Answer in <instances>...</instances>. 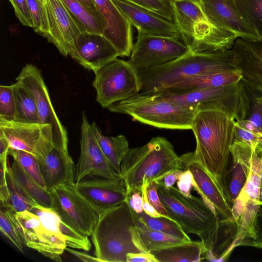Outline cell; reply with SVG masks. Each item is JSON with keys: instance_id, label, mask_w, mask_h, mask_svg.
I'll return each mask as SVG.
<instances>
[{"instance_id": "cell-45", "label": "cell", "mask_w": 262, "mask_h": 262, "mask_svg": "<svg viewBox=\"0 0 262 262\" xmlns=\"http://www.w3.org/2000/svg\"><path fill=\"white\" fill-rule=\"evenodd\" d=\"M234 140L244 142L249 145L252 149L255 150L257 144L262 140V134L249 132L235 122Z\"/></svg>"}, {"instance_id": "cell-60", "label": "cell", "mask_w": 262, "mask_h": 262, "mask_svg": "<svg viewBox=\"0 0 262 262\" xmlns=\"http://www.w3.org/2000/svg\"><path fill=\"white\" fill-rule=\"evenodd\" d=\"M163 1H167V2H168L171 3L173 2L177 1V0H163Z\"/></svg>"}, {"instance_id": "cell-20", "label": "cell", "mask_w": 262, "mask_h": 262, "mask_svg": "<svg viewBox=\"0 0 262 262\" xmlns=\"http://www.w3.org/2000/svg\"><path fill=\"white\" fill-rule=\"evenodd\" d=\"M69 55L94 73L119 56L114 45L102 34L87 32L77 36L75 48Z\"/></svg>"}, {"instance_id": "cell-14", "label": "cell", "mask_w": 262, "mask_h": 262, "mask_svg": "<svg viewBox=\"0 0 262 262\" xmlns=\"http://www.w3.org/2000/svg\"><path fill=\"white\" fill-rule=\"evenodd\" d=\"M183 170L192 173V186L204 202L221 220L235 222L231 205L224 191L200 161L194 152L185 153L180 156Z\"/></svg>"}, {"instance_id": "cell-12", "label": "cell", "mask_w": 262, "mask_h": 262, "mask_svg": "<svg viewBox=\"0 0 262 262\" xmlns=\"http://www.w3.org/2000/svg\"><path fill=\"white\" fill-rule=\"evenodd\" d=\"M16 81L23 84L32 95L37 106L38 122L52 126L54 146L68 149L67 130L54 108L41 71L32 64H27Z\"/></svg>"}, {"instance_id": "cell-38", "label": "cell", "mask_w": 262, "mask_h": 262, "mask_svg": "<svg viewBox=\"0 0 262 262\" xmlns=\"http://www.w3.org/2000/svg\"><path fill=\"white\" fill-rule=\"evenodd\" d=\"M14 213L6 208L0 209V230L20 251H23L24 244Z\"/></svg>"}, {"instance_id": "cell-34", "label": "cell", "mask_w": 262, "mask_h": 262, "mask_svg": "<svg viewBox=\"0 0 262 262\" xmlns=\"http://www.w3.org/2000/svg\"><path fill=\"white\" fill-rule=\"evenodd\" d=\"M138 221L145 227L185 241H191L189 236L175 221L164 217H153L144 211L137 213Z\"/></svg>"}, {"instance_id": "cell-21", "label": "cell", "mask_w": 262, "mask_h": 262, "mask_svg": "<svg viewBox=\"0 0 262 262\" xmlns=\"http://www.w3.org/2000/svg\"><path fill=\"white\" fill-rule=\"evenodd\" d=\"M232 50L237 69L245 86L262 96V41L238 38Z\"/></svg>"}, {"instance_id": "cell-31", "label": "cell", "mask_w": 262, "mask_h": 262, "mask_svg": "<svg viewBox=\"0 0 262 262\" xmlns=\"http://www.w3.org/2000/svg\"><path fill=\"white\" fill-rule=\"evenodd\" d=\"M9 164L8 162L6 172L8 195L6 201L1 204V207L9 210L14 213L25 210L30 211L38 204L25 192L15 181Z\"/></svg>"}, {"instance_id": "cell-19", "label": "cell", "mask_w": 262, "mask_h": 262, "mask_svg": "<svg viewBox=\"0 0 262 262\" xmlns=\"http://www.w3.org/2000/svg\"><path fill=\"white\" fill-rule=\"evenodd\" d=\"M208 19L216 27L238 38L261 41L243 17L235 0H196Z\"/></svg>"}, {"instance_id": "cell-28", "label": "cell", "mask_w": 262, "mask_h": 262, "mask_svg": "<svg viewBox=\"0 0 262 262\" xmlns=\"http://www.w3.org/2000/svg\"><path fill=\"white\" fill-rule=\"evenodd\" d=\"M91 126L101 150L112 164L116 172L120 174L121 164L129 150L127 140L124 135L108 137L102 135L95 122Z\"/></svg>"}, {"instance_id": "cell-25", "label": "cell", "mask_w": 262, "mask_h": 262, "mask_svg": "<svg viewBox=\"0 0 262 262\" xmlns=\"http://www.w3.org/2000/svg\"><path fill=\"white\" fill-rule=\"evenodd\" d=\"M30 211L38 215L43 225L62 238L67 247L89 251L91 244L88 236L64 222L52 208L37 204Z\"/></svg>"}, {"instance_id": "cell-22", "label": "cell", "mask_w": 262, "mask_h": 262, "mask_svg": "<svg viewBox=\"0 0 262 262\" xmlns=\"http://www.w3.org/2000/svg\"><path fill=\"white\" fill-rule=\"evenodd\" d=\"M112 1L138 32L172 37L182 41L181 34L174 23L127 0Z\"/></svg>"}, {"instance_id": "cell-33", "label": "cell", "mask_w": 262, "mask_h": 262, "mask_svg": "<svg viewBox=\"0 0 262 262\" xmlns=\"http://www.w3.org/2000/svg\"><path fill=\"white\" fill-rule=\"evenodd\" d=\"M10 166L14 179L25 192L38 205L51 208L49 192L33 180L15 161L13 160Z\"/></svg>"}, {"instance_id": "cell-42", "label": "cell", "mask_w": 262, "mask_h": 262, "mask_svg": "<svg viewBox=\"0 0 262 262\" xmlns=\"http://www.w3.org/2000/svg\"><path fill=\"white\" fill-rule=\"evenodd\" d=\"M146 187V193L148 202L155 208L157 211L169 219L172 220L168 214L167 211L161 201L158 193L159 188L156 181L148 184Z\"/></svg>"}, {"instance_id": "cell-4", "label": "cell", "mask_w": 262, "mask_h": 262, "mask_svg": "<svg viewBox=\"0 0 262 262\" xmlns=\"http://www.w3.org/2000/svg\"><path fill=\"white\" fill-rule=\"evenodd\" d=\"M237 69L232 50L190 52L162 65L136 71L140 93L154 94L187 79Z\"/></svg>"}, {"instance_id": "cell-7", "label": "cell", "mask_w": 262, "mask_h": 262, "mask_svg": "<svg viewBox=\"0 0 262 262\" xmlns=\"http://www.w3.org/2000/svg\"><path fill=\"white\" fill-rule=\"evenodd\" d=\"M196 107L187 106L156 94L139 93L107 108L133 120L161 128L191 129Z\"/></svg>"}, {"instance_id": "cell-43", "label": "cell", "mask_w": 262, "mask_h": 262, "mask_svg": "<svg viewBox=\"0 0 262 262\" xmlns=\"http://www.w3.org/2000/svg\"><path fill=\"white\" fill-rule=\"evenodd\" d=\"M12 5L15 14L23 25L33 28V22L27 0H8Z\"/></svg>"}, {"instance_id": "cell-50", "label": "cell", "mask_w": 262, "mask_h": 262, "mask_svg": "<svg viewBox=\"0 0 262 262\" xmlns=\"http://www.w3.org/2000/svg\"><path fill=\"white\" fill-rule=\"evenodd\" d=\"M142 194L143 199V210L146 214L153 217H166L165 216L159 213L155 208L148 202L146 193V187L145 185L142 187Z\"/></svg>"}, {"instance_id": "cell-9", "label": "cell", "mask_w": 262, "mask_h": 262, "mask_svg": "<svg viewBox=\"0 0 262 262\" xmlns=\"http://www.w3.org/2000/svg\"><path fill=\"white\" fill-rule=\"evenodd\" d=\"M156 94L182 105L196 107L201 103L220 101L229 106L237 121L245 119L249 108V101L241 81L219 87H204L188 89H168Z\"/></svg>"}, {"instance_id": "cell-44", "label": "cell", "mask_w": 262, "mask_h": 262, "mask_svg": "<svg viewBox=\"0 0 262 262\" xmlns=\"http://www.w3.org/2000/svg\"><path fill=\"white\" fill-rule=\"evenodd\" d=\"M239 246L262 249V208L260 207L254 223V236L242 241Z\"/></svg>"}, {"instance_id": "cell-58", "label": "cell", "mask_w": 262, "mask_h": 262, "mask_svg": "<svg viewBox=\"0 0 262 262\" xmlns=\"http://www.w3.org/2000/svg\"><path fill=\"white\" fill-rule=\"evenodd\" d=\"M255 102L262 104V96L258 97H255Z\"/></svg>"}, {"instance_id": "cell-41", "label": "cell", "mask_w": 262, "mask_h": 262, "mask_svg": "<svg viewBox=\"0 0 262 262\" xmlns=\"http://www.w3.org/2000/svg\"><path fill=\"white\" fill-rule=\"evenodd\" d=\"M127 1L174 23L172 6L168 2L163 0Z\"/></svg>"}, {"instance_id": "cell-47", "label": "cell", "mask_w": 262, "mask_h": 262, "mask_svg": "<svg viewBox=\"0 0 262 262\" xmlns=\"http://www.w3.org/2000/svg\"><path fill=\"white\" fill-rule=\"evenodd\" d=\"M183 170L175 169L166 173L162 178L156 181L158 186L166 188L173 186L176 182L178 180L180 175Z\"/></svg>"}, {"instance_id": "cell-3", "label": "cell", "mask_w": 262, "mask_h": 262, "mask_svg": "<svg viewBox=\"0 0 262 262\" xmlns=\"http://www.w3.org/2000/svg\"><path fill=\"white\" fill-rule=\"evenodd\" d=\"M137 213L126 201L104 212L91 235L100 262H127L130 253L148 252L138 231Z\"/></svg>"}, {"instance_id": "cell-27", "label": "cell", "mask_w": 262, "mask_h": 262, "mask_svg": "<svg viewBox=\"0 0 262 262\" xmlns=\"http://www.w3.org/2000/svg\"><path fill=\"white\" fill-rule=\"evenodd\" d=\"M261 165L262 158L254 150L252 154L251 169L247 181L231 205L234 220L237 223L248 202L258 203Z\"/></svg>"}, {"instance_id": "cell-1", "label": "cell", "mask_w": 262, "mask_h": 262, "mask_svg": "<svg viewBox=\"0 0 262 262\" xmlns=\"http://www.w3.org/2000/svg\"><path fill=\"white\" fill-rule=\"evenodd\" d=\"M236 116L220 101L199 104L191 129L196 140V159L216 180L225 193V177L234 138Z\"/></svg>"}, {"instance_id": "cell-49", "label": "cell", "mask_w": 262, "mask_h": 262, "mask_svg": "<svg viewBox=\"0 0 262 262\" xmlns=\"http://www.w3.org/2000/svg\"><path fill=\"white\" fill-rule=\"evenodd\" d=\"M127 262H159L150 252L130 253L126 255Z\"/></svg>"}, {"instance_id": "cell-51", "label": "cell", "mask_w": 262, "mask_h": 262, "mask_svg": "<svg viewBox=\"0 0 262 262\" xmlns=\"http://www.w3.org/2000/svg\"><path fill=\"white\" fill-rule=\"evenodd\" d=\"M249 120L260 130L262 128V104L256 103Z\"/></svg>"}, {"instance_id": "cell-59", "label": "cell", "mask_w": 262, "mask_h": 262, "mask_svg": "<svg viewBox=\"0 0 262 262\" xmlns=\"http://www.w3.org/2000/svg\"><path fill=\"white\" fill-rule=\"evenodd\" d=\"M258 155L260 156L262 158V153L258 154ZM262 186V165H261V172H260V186Z\"/></svg>"}, {"instance_id": "cell-53", "label": "cell", "mask_w": 262, "mask_h": 262, "mask_svg": "<svg viewBox=\"0 0 262 262\" xmlns=\"http://www.w3.org/2000/svg\"><path fill=\"white\" fill-rule=\"evenodd\" d=\"M8 142L4 136L0 134V161H7L10 149Z\"/></svg>"}, {"instance_id": "cell-48", "label": "cell", "mask_w": 262, "mask_h": 262, "mask_svg": "<svg viewBox=\"0 0 262 262\" xmlns=\"http://www.w3.org/2000/svg\"><path fill=\"white\" fill-rule=\"evenodd\" d=\"M126 201L136 213H141L144 211L142 192L137 191L133 192L128 196Z\"/></svg>"}, {"instance_id": "cell-32", "label": "cell", "mask_w": 262, "mask_h": 262, "mask_svg": "<svg viewBox=\"0 0 262 262\" xmlns=\"http://www.w3.org/2000/svg\"><path fill=\"white\" fill-rule=\"evenodd\" d=\"M16 114L14 120L24 122H38L37 106L30 91L21 83L12 84Z\"/></svg>"}, {"instance_id": "cell-8", "label": "cell", "mask_w": 262, "mask_h": 262, "mask_svg": "<svg viewBox=\"0 0 262 262\" xmlns=\"http://www.w3.org/2000/svg\"><path fill=\"white\" fill-rule=\"evenodd\" d=\"M95 74L92 85L96 91V100L104 108L140 93L137 72L127 61L116 58Z\"/></svg>"}, {"instance_id": "cell-54", "label": "cell", "mask_w": 262, "mask_h": 262, "mask_svg": "<svg viewBox=\"0 0 262 262\" xmlns=\"http://www.w3.org/2000/svg\"><path fill=\"white\" fill-rule=\"evenodd\" d=\"M236 123L242 128L257 134H262L261 132L249 119H244L236 121Z\"/></svg>"}, {"instance_id": "cell-39", "label": "cell", "mask_w": 262, "mask_h": 262, "mask_svg": "<svg viewBox=\"0 0 262 262\" xmlns=\"http://www.w3.org/2000/svg\"><path fill=\"white\" fill-rule=\"evenodd\" d=\"M16 103L12 84L0 86V117L7 120L15 119Z\"/></svg>"}, {"instance_id": "cell-6", "label": "cell", "mask_w": 262, "mask_h": 262, "mask_svg": "<svg viewBox=\"0 0 262 262\" xmlns=\"http://www.w3.org/2000/svg\"><path fill=\"white\" fill-rule=\"evenodd\" d=\"M174 23L182 42L193 52L230 50L238 37L214 25L196 0H177L171 3Z\"/></svg>"}, {"instance_id": "cell-37", "label": "cell", "mask_w": 262, "mask_h": 262, "mask_svg": "<svg viewBox=\"0 0 262 262\" xmlns=\"http://www.w3.org/2000/svg\"><path fill=\"white\" fill-rule=\"evenodd\" d=\"M8 155L11 156L21 169L38 185L46 189L39 163L32 154L25 151L10 148ZM47 190V189H46Z\"/></svg>"}, {"instance_id": "cell-40", "label": "cell", "mask_w": 262, "mask_h": 262, "mask_svg": "<svg viewBox=\"0 0 262 262\" xmlns=\"http://www.w3.org/2000/svg\"><path fill=\"white\" fill-rule=\"evenodd\" d=\"M33 22V29L37 34L47 38L48 29L43 7L39 0H27Z\"/></svg>"}, {"instance_id": "cell-11", "label": "cell", "mask_w": 262, "mask_h": 262, "mask_svg": "<svg viewBox=\"0 0 262 262\" xmlns=\"http://www.w3.org/2000/svg\"><path fill=\"white\" fill-rule=\"evenodd\" d=\"M191 51L179 39L138 32L137 41L127 62L138 71L164 64Z\"/></svg>"}, {"instance_id": "cell-46", "label": "cell", "mask_w": 262, "mask_h": 262, "mask_svg": "<svg viewBox=\"0 0 262 262\" xmlns=\"http://www.w3.org/2000/svg\"><path fill=\"white\" fill-rule=\"evenodd\" d=\"M193 177L191 172L187 169L184 170L177 181L178 189L186 197L192 196L191 189L192 186Z\"/></svg>"}, {"instance_id": "cell-5", "label": "cell", "mask_w": 262, "mask_h": 262, "mask_svg": "<svg viewBox=\"0 0 262 262\" xmlns=\"http://www.w3.org/2000/svg\"><path fill=\"white\" fill-rule=\"evenodd\" d=\"M175 169L183 170L180 157L165 138H152L147 144L130 148L121 164L120 174L127 186L128 196L142 187Z\"/></svg>"}, {"instance_id": "cell-10", "label": "cell", "mask_w": 262, "mask_h": 262, "mask_svg": "<svg viewBox=\"0 0 262 262\" xmlns=\"http://www.w3.org/2000/svg\"><path fill=\"white\" fill-rule=\"evenodd\" d=\"M51 207L74 229L91 236L100 215L74 186L64 185L49 192Z\"/></svg>"}, {"instance_id": "cell-30", "label": "cell", "mask_w": 262, "mask_h": 262, "mask_svg": "<svg viewBox=\"0 0 262 262\" xmlns=\"http://www.w3.org/2000/svg\"><path fill=\"white\" fill-rule=\"evenodd\" d=\"M81 29L82 32L103 34L106 23L98 15L77 0H61Z\"/></svg>"}, {"instance_id": "cell-18", "label": "cell", "mask_w": 262, "mask_h": 262, "mask_svg": "<svg viewBox=\"0 0 262 262\" xmlns=\"http://www.w3.org/2000/svg\"><path fill=\"white\" fill-rule=\"evenodd\" d=\"M92 177L82 179L75 186L99 215L126 201L127 186L121 176L115 179Z\"/></svg>"}, {"instance_id": "cell-17", "label": "cell", "mask_w": 262, "mask_h": 262, "mask_svg": "<svg viewBox=\"0 0 262 262\" xmlns=\"http://www.w3.org/2000/svg\"><path fill=\"white\" fill-rule=\"evenodd\" d=\"M43 7L48 29L47 39L66 57L74 50L82 31L61 0H44Z\"/></svg>"}, {"instance_id": "cell-13", "label": "cell", "mask_w": 262, "mask_h": 262, "mask_svg": "<svg viewBox=\"0 0 262 262\" xmlns=\"http://www.w3.org/2000/svg\"><path fill=\"white\" fill-rule=\"evenodd\" d=\"M0 134L11 149L29 152L35 158L54 145L52 126L39 122H24L0 117Z\"/></svg>"}, {"instance_id": "cell-24", "label": "cell", "mask_w": 262, "mask_h": 262, "mask_svg": "<svg viewBox=\"0 0 262 262\" xmlns=\"http://www.w3.org/2000/svg\"><path fill=\"white\" fill-rule=\"evenodd\" d=\"M255 149L247 144L234 140L230 149L232 164L225 177V194L230 204L237 197L249 175Z\"/></svg>"}, {"instance_id": "cell-55", "label": "cell", "mask_w": 262, "mask_h": 262, "mask_svg": "<svg viewBox=\"0 0 262 262\" xmlns=\"http://www.w3.org/2000/svg\"><path fill=\"white\" fill-rule=\"evenodd\" d=\"M96 14L102 16L94 0H77Z\"/></svg>"}, {"instance_id": "cell-61", "label": "cell", "mask_w": 262, "mask_h": 262, "mask_svg": "<svg viewBox=\"0 0 262 262\" xmlns=\"http://www.w3.org/2000/svg\"><path fill=\"white\" fill-rule=\"evenodd\" d=\"M260 131L261 132V133H262V128L260 129Z\"/></svg>"}, {"instance_id": "cell-23", "label": "cell", "mask_w": 262, "mask_h": 262, "mask_svg": "<svg viewBox=\"0 0 262 262\" xmlns=\"http://www.w3.org/2000/svg\"><path fill=\"white\" fill-rule=\"evenodd\" d=\"M94 1L106 23L103 35L114 45L119 56H129L134 46L132 24L112 0Z\"/></svg>"}, {"instance_id": "cell-36", "label": "cell", "mask_w": 262, "mask_h": 262, "mask_svg": "<svg viewBox=\"0 0 262 262\" xmlns=\"http://www.w3.org/2000/svg\"><path fill=\"white\" fill-rule=\"evenodd\" d=\"M243 17L262 41V0H235Z\"/></svg>"}, {"instance_id": "cell-56", "label": "cell", "mask_w": 262, "mask_h": 262, "mask_svg": "<svg viewBox=\"0 0 262 262\" xmlns=\"http://www.w3.org/2000/svg\"><path fill=\"white\" fill-rule=\"evenodd\" d=\"M255 151L257 154L262 153V140L257 144L255 148Z\"/></svg>"}, {"instance_id": "cell-26", "label": "cell", "mask_w": 262, "mask_h": 262, "mask_svg": "<svg viewBox=\"0 0 262 262\" xmlns=\"http://www.w3.org/2000/svg\"><path fill=\"white\" fill-rule=\"evenodd\" d=\"M150 252L159 262H199L204 260L205 249L201 241H189L152 250Z\"/></svg>"}, {"instance_id": "cell-2", "label": "cell", "mask_w": 262, "mask_h": 262, "mask_svg": "<svg viewBox=\"0 0 262 262\" xmlns=\"http://www.w3.org/2000/svg\"><path fill=\"white\" fill-rule=\"evenodd\" d=\"M158 193L169 217L187 234L198 236L205 253L222 251L231 239L232 223L221 220L202 198L186 197L173 186H159Z\"/></svg>"}, {"instance_id": "cell-35", "label": "cell", "mask_w": 262, "mask_h": 262, "mask_svg": "<svg viewBox=\"0 0 262 262\" xmlns=\"http://www.w3.org/2000/svg\"><path fill=\"white\" fill-rule=\"evenodd\" d=\"M138 226L139 235L148 252L187 242L169 234L148 228L139 221Z\"/></svg>"}, {"instance_id": "cell-29", "label": "cell", "mask_w": 262, "mask_h": 262, "mask_svg": "<svg viewBox=\"0 0 262 262\" xmlns=\"http://www.w3.org/2000/svg\"><path fill=\"white\" fill-rule=\"evenodd\" d=\"M241 70L234 69L187 79L171 88L188 89L204 87H219L237 83L241 81ZM171 89V88H170Z\"/></svg>"}, {"instance_id": "cell-57", "label": "cell", "mask_w": 262, "mask_h": 262, "mask_svg": "<svg viewBox=\"0 0 262 262\" xmlns=\"http://www.w3.org/2000/svg\"><path fill=\"white\" fill-rule=\"evenodd\" d=\"M258 203L260 206H262V186H260L258 194Z\"/></svg>"}, {"instance_id": "cell-16", "label": "cell", "mask_w": 262, "mask_h": 262, "mask_svg": "<svg viewBox=\"0 0 262 262\" xmlns=\"http://www.w3.org/2000/svg\"><path fill=\"white\" fill-rule=\"evenodd\" d=\"M14 214L24 244L28 247L53 260L62 261L60 255L67 247L62 238L46 227L39 216L30 211Z\"/></svg>"}, {"instance_id": "cell-15", "label": "cell", "mask_w": 262, "mask_h": 262, "mask_svg": "<svg viewBox=\"0 0 262 262\" xmlns=\"http://www.w3.org/2000/svg\"><path fill=\"white\" fill-rule=\"evenodd\" d=\"M80 154L75 165L74 180L77 183L88 176L115 179L121 176L101 150L91 124L84 112L82 115Z\"/></svg>"}, {"instance_id": "cell-52", "label": "cell", "mask_w": 262, "mask_h": 262, "mask_svg": "<svg viewBox=\"0 0 262 262\" xmlns=\"http://www.w3.org/2000/svg\"><path fill=\"white\" fill-rule=\"evenodd\" d=\"M65 250L75 256L81 261L85 262H100V260L96 257L92 256L85 252L73 250L67 247L66 248Z\"/></svg>"}]
</instances>
